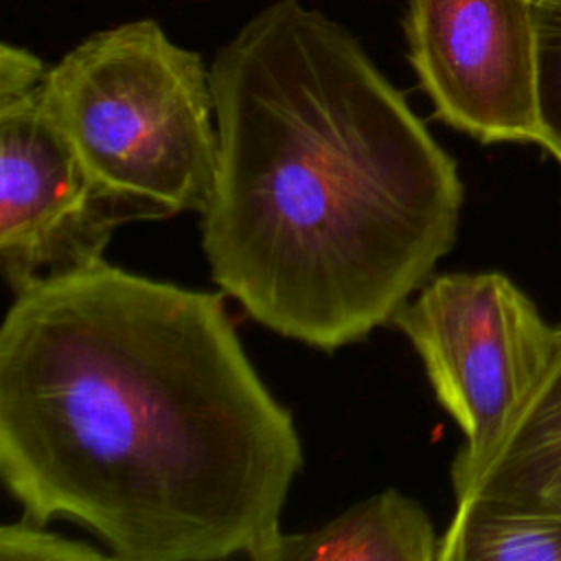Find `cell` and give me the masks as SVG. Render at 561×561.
<instances>
[{"mask_svg":"<svg viewBox=\"0 0 561 561\" xmlns=\"http://www.w3.org/2000/svg\"><path fill=\"white\" fill-rule=\"evenodd\" d=\"M465 440L451 486L495 449L554 355L561 327L500 272L432 276L392 318Z\"/></svg>","mask_w":561,"mask_h":561,"instance_id":"obj_4","label":"cell"},{"mask_svg":"<svg viewBox=\"0 0 561 561\" xmlns=\"http://www.w3.org/2000/svg\"><path fill=\"white\" fill-rule=\"evenodd\" d=\"M302 445L224 291L101 261L13 296L0 327V478L123 561H261Z\"/></svg>","mask_w":561,"mask_h":561,"instance_id":"obj_1","label":"cell"},{"mask_svg":"<svg viewBox=\"0 0 561 561\" xmlns=\"http://www.w3.org/2000/svg\"><path fill=\"white\" fill-rule=\"evenodd\" d=\"M42 103L92 180L145 219L206 210L217 171L208 70L158 22L83 39L46 70Z\"/></svg>","mask_w":561,"mask_h":561,"instance_id":"obj_3","label":"cell"},{"mask_svg":"<svg viewBox=\"0 0 561 561\" xmlns=\"http://www.w3.org/2000/svg\"><path fill=\"white\" fill-rule=\"evenodd\" d=\"M0 559L2 561H99L112 559L107 548L68 539L44 528L42 522L24 517L22 522L0 526Z\"/></svg>","mask_w":561,"mask_h":561,"instance_id":"obj_11","label":"cell"},{"mask_svg":"<svg viewBox=\"0 0 561 561\" xmlns=\"http://www.w3.org/2000/svg\"><path fill=\"white\" fill-rule=\"evenodd\" d=\"M543 149L561 164V0H533Z\"/></svg>","mask_w":561,"mask_h":561,"instance_id":"obj_10","label":"cell"},{"mask_svg":"<svg viewBox=\"0 0 561 561\" xmlns=\"http://www.w3.org/2000/svg\"><path fill=\"white\" fill-rule=\"evenodd\" d=\"M208 79L202 248L219 289L327 353L392 322L456 243L454 158L357 39L300 0L252 15Z\"/></svg>","mask_w":561,"mask_h":561,"instance_id":"obj_2","label":"cell"},{"mask_svg":"<svg viewBox=\"0 0 561 561\" xmlns=\"http://www.w3.org/2000/svg\"><path fill=\"white\" fill-rule=\"evenodd\" d=\"M456 500L491 497L561 515V340L526 403Z\"/></svg>","mask_w":561,"mask_h":561,"instance_id":"obj_7","label":"cell"},{"mask_svg":"<svg viewBox=\"0 0 561 561\" xmlns=\"http://www.w3.org/2000/svg\"><path fill=\"white\" fill-rule=\"evenodd\" d=\"M438 561H561V515L491 497L456 500Z\"/></svg>","mask_w":561,"mask_h":561,"instance_id":"obj_9","label":"cell"},{"mask_svg":"<svg viewBox=\"0 0 561 561\" xmlns=\"http://www.w3.org/2000/svg\"><path fill=\"white\" fill-rule=\"evenodd\" d=\"M138 219L81 164L44 110L42 83L0 90V270L13 296L105 261L116 228Z\"/></svg>","mask_w":561,"mask_h":561,"instance_id":"obj_5","label":"cell"},{"mask_svg":"<svg viewBox=\"0 0 561 561\" xmlns=\"http://www.w3.org/2000/svg\"><path fill=\"white\" fill-rule=\"evenodd\" d=\"M405 35L445 125L484 145H543L533 0H408Z\"/></svg>","mask_w":561,"mask_h":561,"instance_id":"obj_6","label":"cell"},{"mask_svg":"<svg viewBox=\"0 0 561 561\" xmlns=\"http://www.w3.org/2000/svg\"><path fill=\"white\" fill-rule=\"evenodd\" d=\"M427 511L386 489L305 533H278L261 561H438Z\"/></svg>","mask_w":561,"mask_h":561,"instance_id":"obj_8","label":"cell"}]
</instances>
